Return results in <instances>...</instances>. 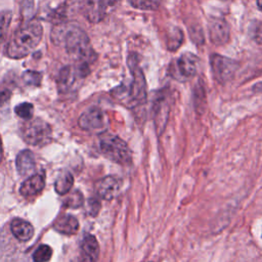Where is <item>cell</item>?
Returning a JSON list of instances; mask_svg holds the SVG:
<instances>
[{"instance_id":"6da1fadb","label":"cell","mask_w":262,"mask_h":262,"mask_svg":"<svg viewBox=\"0 0 262 262\" xmlns=\"http://www.w3.org/2000/svg\"><path fill=\"white\" fill-rule=\"evenodd\" d=\"M50 38L55 46L62 47L77 62L89 64L96 57L87 34L73 21L57 23L51 30Z\"/></svg>"},{"instance_id":"7a4b0ae2","label":"cell","mask_w":262,"mask_h":262,"mask_svg":"<svg viewBox=\"0 0 262 262\" xmlns=\"http://www.w3.org/2000/svg\"><path fill=\"white\" fill-rule=\"evenodd\" d=\"M132 79L128 85H120L112 90L113 96L120 101H124L128 106H136L146 100V82L144 74L139 66L138 57L135 53H130L127 59Z\"/></svg>"},{"instance_id":"3957f363","label":"cell","mask_w":262,"mask_h":262,"mask_svg":"<svg viewBox=\"0 0 262 262\" xmlns=\"http://www.w3.org/2000/svg\"><path fill=\"white\" fill-rule=\"evenodd\" d=\"M43 35L41 24L36 20H29L19 28L9 40L6 54L10 58L18 59L29 55L40 43Z\"/></svg>"},{"instance_id":"277c9868","label":"cell","mask_w":262,"mask_h":262,"mask_svg":"<svg viewBox=\"0 0 262 262\" xmlns=\"http://www.w3.org/2000/svg\"><path fill=\"white\" fill-rule=\"evenodd\" d=\"M99 149L108 160L127 165L131 163L132 154L128 144L119 136L111 133H102L99 137Z\"/></svg>"},{"instance_id":"5b68a950","label":"cell","mask_w":262,"mask_h":262,"mask_svg":"<svg viewBox=\"0 0 262 262\" xmlns=\"http://www.w3.org/2000/svg\"><path fill=\"white\" fill-rule=\"evenodd\" d=\"M20 133L28 144L35 146L47 144L52 137V129L50 125L40 118L30 119L23 124Z\"/></svg>"},{"instance_id":"8992f818","label":"cell","mask_w":262,"mask_h":262,"mask_svg":"<svg viewBox=\"0 0 262 262\" xmlns=\"http://www.w3.org/2000/svg\"><path fill=\"white\" fill-rule=\"evenodd\" d=\"M90 72L89 64L78 62L76 66H67L62 68L57 77V89L60 93H66L73 89L77 80L85 78Z\"/></svg>"},{"instance_id":"52a82bcc","label":"cell","mask_w":262,"mask_h":262,"mask_svg":"<svg viewBox=\"0 0 262 262\" xmlns=\"http://www.w3.org/2000/svg\"><path fill=\"white\" fill-rule=\"evenodd\" d=\"M210 62L212 74L215 80L220 84L229 82L238 69V63L235 60L220 54H212Z\"/></svg>"},{"instance_id":"ba28073f","label":"cell","mask_w":262,"mask_h":262,"mask_svg":"<svg viewBox=\"0 0 262 262\" xmlns=\"http://www.w3.org/2000/svg\"><path fill=\"white\" fill-rule=\"evenodd\" d=\"M107 120L105 114L98 107H91L84 112L79 120V126L86 131H102L106 126Z\"/></svg>"},{"instance_id":"9c48e42d","label":"cell","mask_w":262,"mask_h":262,"mask_svg":"<svg viewBox=\"0 0 262 262\" xmlns=\"http://www.w3.org/2000/svg\"><path fill=\"white\" fill-rule=\"evenodd\" d=\"M209 38L215 45L226 44L230 38V30L227 21L221 17H213L208 23Z\"/></svg>"},{"instance_id":"30bf717a","label":"cell","mask_w":262,"mask_h":262,"mask_svg":"<svg viewBox=\"0 0 262 262\" xmlns=\"http://www.w3.org/2000/svg\"><path fill=\"white\" fill-rule=\"evenodd\" d=\"M154 121L156 129L159 134H161L168 122L169 113H170V100L167 93H162L157 96L154 103Z\"/></svg>"},{"instance_id":"8fae6325","label":"cell","mask_w":262,"mask_h":262,"mask_svg":"<svg viewBox=\"0 0 262 262\" xmlns=\"http://www.w3.org/2000/svg\"><path fill=\"white\" fill-rule=\"evenodd\" d=\"M122 187V180L114 175H108L100 179L96 184V192L102 200L111 201L119 193Z\"/></svg>"},{"instance_id":"7c38bea8","label":"cell","mask_w":262,"mask_h":262,"mask_svg":"<svg viewBox=\"0 0 262 262\" xmlns=\"http://www.w3.org/2000/svg\"><path fill=\"white\" fill-rule=\"evenodd\" d=\"M200 67V59L196 55L186 52L180 55L176 61L177 72L184 79L192 78L196 75Z\"/></svg>"},{"instance_id":"4fadbf2b","label":"cell","mask_w":262,"mask_h":262,"mask_svg":"<svg viewBox=\"0 0 262 262\" xmlns=\"http://www.w3.org/2000/svg\"><path fill=\"white\" fill-rule=\"evenodd\" d=\"M80 262H96L99 256V245L92 234H85L80 246Z\"/></svg>"},{"instance_id":"5bb4252c","label":"cell","mask_w":262,"mask_h":262,"mask_svg":"<svg viewBox=\"0 0 262 262\" xmlns=\"http://www.w3.org/2000/svg\"><path fill=\"white\" fill-rule=\"evenodd\" d=\"M44 186L45 175L43 173H36L21 183L19 187V192L23 196H34L41 192Z\"/></svg>"},{"instance_id":"9a60e30c","label":"cell","mask_w":262,"mask_h":262,"mask_svg":"<svg viewBox=\"0 0 262 262\" xmlns=\"http://www.w3.org/2000/svg\"><path fill=\"white\" fill-rule=\"evenodd\" d=\"M10 229L12 234L20 242H27L34 235V228L32 224L21 218H15L11 221Z\"/></svg>"},{"instance_id":"2e32d148","label":"cell","mask_w":262,"mask_h":262,"mask_svg":"<svg viewBox=\"0 0 262 262\" xmlns=\"http://www.w3.org/2000/svg\"><path fill=\"white\" fill-rule=\"evenodd\" d=\"M15 165H16L17 172L21 176H26V175H29L30 173H32L36 166L35 157H34L33 152L29 149H24V150L19 151L18 155L16 156Z\"/></svg>"},{"instance_id":"e0dca14e","label":"cell","mask_w":262,"mask_h":262,"mask_svg":"<svg viewBox=\"0 0 262 262\" xmlns=\"http://www.w3.org/2000/svg\"><path fill=\"white\" fill-rule=\"evenodd\" d=\"M53 228L59 233L66 235H73L77 233L79 229V222L75 216L67 214L56 219L53 224Z\"/></svg>"},{"instance_id":"ac0fdd59","label":"cell","mask_w":262,"mask_h":262,"mask_svg":"<svg viewBox=\"0 0 262 262\" xmlns=\"http://www.w3.org/2000/svg\"><path fill=\"white\" fill-rule=\"evenodd\" d=\"M73 184H74L73 175L69 171H63L57 176L54 183V188L58 194L63 195L70 191Z\"/></svg>"},{"instance_id":"d6986e66","label":"cell","mask_w":262,"mask_h":262,"mask_svg":"<svg viewBox=\"0 0 262 262\" xmlns=\"http://www.w3.org/2000/svg\"><path fill=\"white\" fill-rule=\"evenodd\" d=\"M132 7L140 10H157L162 4V0H129Z\"/></svg>"},{"instance_id":"ffe728a7","label":"cell","mask_w":262,"mask_h":262,"mask_svg":"<svg viewBox=\"0 0 262 262\" xmlns=\"http://www.w3.org/2000/svg\"><path fill=\"white\" fill-rule=\"evenodd\" d=\"M52 256V249L47 245H40L33 254L34 262H48Z\"/></svg>"},{"instance_id":"44dd1931","label":"cell","mask_w":262,"mask_h":262,"mask_svg":"<svg viewBox=\"0 0 262 262\" xmlns=\"http://www.w3.org/2000/svg\"><path fill=\"white\" fill-rule=\"evenodd\" d=\"M11 17L12 13L9 10H4L0 12V44L6 39Z\"/></svg>"},{"instance_id":"7402d4cb","label":"cell","mask_w":262,"mask_h":262,"mask_svg":"<svg viewBox=\"0 0 262 262\" xmlns=\"http://www.w3.org/2000/svg\"><path fill=\"white\" fill-rule=\"evenodd\" d=\"M23 81L26 85L30 86H39L42 81V75L36 71H26L23 76Z\"/></svg>"},{"instance_id":"603a6c76","label":"cell","mask_w":262,"mask_h":262,"mask_svg":"<svg viewBox=\"0 0 262 262\" xmlns=\"http://www.w3.org/2000/svg\"><path fill=\"white\" fill-rule=\"evenodd\" d=\"M33 110H34V106H33L32 103L23 102V103L15 106L14 112L18 117H20L23 119L30 120L33 117Z\"/></svg>"},{"instance_id":"cb8c5ba5","label":"cell","mask_w":262,"mask_h":262,"mask_svg":"<svg viewBox=\"0 0 262 262\" xmlns=\"http://www.w3.org/2000/svg\"><path fill=\"white\" fill-rule=\"evenodd\" d=\"M83 202H84L83 194L79 190H76L70 196H68L64 204H66V207H68V208L76 209V208L81 207L83 205Z\"/></svg>"},{"instance_id":"d4e9b609","label":"cell","mask_w":262,"mask_h":262,"mask_svg":"<svg viewBox=\"0 0 262 262\" xmlns=\"http://www.w3.org/2000/svg\"><path fill=\"white\" fill-rule=\"evenodd\" d=\"M34 9H35L34 0H23L20 12L26 21H29L31 19V17L34 14Z\"/></svg>"},{"instance_id":"484cf974","label":"cell","mask_w":262,"mask_h":262,"mask_svg":"<svg viewBox=\"0 0 262 262\" xmlns=\"http://www.w3.org/2000/svg\"><path fill=\"white\" fill-rule=\"evenodd\" d=\"M89 207V214L92 216H95L99 210H100V202L97 199H90L88 202Z\"/></svg>"},{"instance_id":"4316f807","label":"cell","mask_w":262,"mask_h":262,"mask_svg":"<svg viewBox=\"0 0 262 262\" xmlns=\"http://www.w3.org/2000/svg\"><path fill=\"white\" fill-rule=\"evenodd\" d=\"M11 92L8 89H0V110H2L9 101Z\"/></svg>"},{"instance_id":"83f0119b","label":"cell","mask_w":262,"mask_h":262,"mask_svg":"<svg viewBox=\"0 0 262 262\" xmlns=\"http://www.w3.org/2000/svg\"><path fill=\"white\" fill-rule=\"evenodd\" d=\"M255 39L258 43L262 44V24H260L257 29H256V34H255Z\"/></svg>"},{"instance_id":"f1b7e54d","label":"cell","mask_w":262,"mask_h":262,"mask_svg":"<svg viewBox=\"0 0 262 262\" xmlns=\"http://www.w3.org/2000/svg\"><path fill=\"white\" fill-rule=\"evenodd\" d=\"M120 1H122V0H101L102 5H103V7L105 8V10H106V8H107V7H110V6H114V5L118 4Z\"/></svg>"},{"instance_id":"f546056e","label":"cell","mask_w":262,"mask_h":262,"mask_svg":"<svg viewBox=\"0 0 262 262\" xmlns=\"http://www.w3.org/2000/svg\"><path fill=\"white\" fill-rule=\"evenodd\" d=\"M3 159V146H2V141H1V138H0V163Z\"/></svg>"},{"instance_id":"4dcf8cb0","label":"cell","mask_w":262,"mask_h":262,"mask_svg":"<svg viewBox=\"0 0 262 262\" xmlns=\"http://www.w3.org/2000/svg\"><path fill=\"white\" fill-rule=\"evenodd\" d=\"M257 6H258L259 10L262 11V0H257Z\"/></svg>"},{"instance_id":"1f68e13d","label":"cell","mask_w":262,"mask_h":262,"mask_svg":"<svg viewBox=\"0 0 262 262\" xmlns=\"http://www.w3.org/2000/svg\"><path fill=\"white\" fill-rule=\"evenodd\" d=\"M146 262H151V261H146Z\"/></svg>"},{"instance_id":"d6a6232c","label":"cell","mask_w":262,"mask_h":262,"mask_svg":"<svg viewBox=\"0 0 262 262\" xmlns=\"http://www.w3.org/2000/svg\"><path fill=\"white\" fill-rule=\"evenodd\" d=\"M75 262H79V261H75Z\"/></svg>"}]
</instances>
